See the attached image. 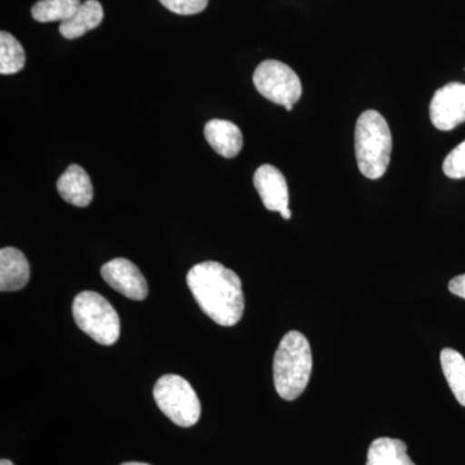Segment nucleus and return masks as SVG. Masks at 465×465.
<instances>
[{"label": "nucleus", "instance_id": "obj_2", "mask_svg": "<svg viewBox=\"0 0 465 465\" xmlns=\"http://www.w3.org/2000/svg\"><path fill=\"white\" fill-rule=\"evenodd\" d=\"M313 370V357L308 339L299 331L283 336L273 362L275 390L284 401L302 396Z\"/></svg>", "mask_w": 465, "mask_h": 465}, {"label": "nucleus", "instance_id": "obj_12", "mask_svg": "<svg viewBox=\"0 0 465 465\" xmlns=\"http://www.w3.org/2000/svg\"><path fill=\"white\" fill-rule=\"evenodd\" d=\"M57 192L63 200L75 207H87L94 200V186L84 168L79 164L67 167L57 182Z\"/></svg>", "mask_w": 465, "mask_h": 465}, {"label": "nucleus", "instance_id": "obj_22", "mask_svg": "<svg viewBox=\"0 0 465 465\" xmlns=\"http://www.w3.org/2000/svg\"><path fill=\"white\" fill-rule=\"evenodd\" d=\"M0 465H14L11 460H8V459H2L0 460Z\"/></svg>", "mask_w": 465, "mask_h": 465}, {"label": "nucleus", "instance_id": "obj_16", "mask_svg": "<svg viewBox=\"0 0 465 465\" xmlns=\"http://www.w3.org/2000/svg\"><path fill=\"white\" fill-rule=\"evenodd\" d=\"M81 5V0H41L34 5L32 15L38 23H64L74 16Z\"/></svg>", "mask_w": 465, "mask_h": 465}, {"label": "nucleus", "instance_id": "obj_17", "mask_svg": "<svg viewBox=\"0 0 465 465\" xmlns=\"http://www.w3.org/2000/svg\"><path fill=\"white\" fill-rule=\"evenodd\" d=\"M26 54L21 43L7 32L0 33V74H16L25 67Z\"/></svg>", "mask_w": 465, "mask_h": 465}, {"label": "nucleus", "instance_id": "obj_15", "mask_svg": "<svg viewBox=\"0 0 465 465\" xmlns=\"http://www.w3.org/2000/svg\"><path fill=\"white\" fill-rule=\"evenodd\" d=\"M440 366L455 399L465 407V360L459 351L446 348L440 351Z\"/></svg>", "mask_w": 465, "mask_h": 465}, {"label": "nucleus", "instance_id": "obj_21", "mask_svg": "<svg viewBox=\"0 0 465 465\" xmlns=\"http://www.w3.org/2000/svg\"><path fill=\"white\" fill-rule=\"evenodd\" d=\"M281 215H282L284 220H290L291 219L290 208H286V210L281 211Z\"/></svg>", "mask_w": 465, "mask_h": 465}, {"label": "nucleus", "instance_id": "obj_20", "mask_svg": "<svg viewBox=\"0 0 465 465\" xmlns=\"http://www.w3.org/2000/svg\"><path fill=\"white\" fill-rule=\"evenodd\" d=\"M449 290L451 291V293H454V295L465 300V274L452 278L449 283Z\"/></svg>", "mask_w": 465, "mask_h": 465}, {"label": "nucleus", "instance_id": "obj_3", "mask_svg": "<svg viewBox=\"0 0 465 465\" xmlns=\"http://www.w3.org/2000/svg\"><path fill=\"white\" fill-rule=\"evenodd\" d=\"M354 146L358 168L367 179H381L391 162V134L384 116L366 110L358 118Z\"/></svg>", "mask_w": 465, "mask_h": 465}, {"label": "nucleus", "instance_id": "obj_23", "mask_svg": "<svg viewBox=\"0 0 465 465\" xmlns=\"http://www.w3.org/2000/svg\"><path fill=\"white\" fill-rule=\"evenodd\" d=\"M122 465H150L146 463H137V461H128V463H124Z\"/></svg>", "mask_w": 465, "mask_h": 465}, {"label": "nucleus", "instance_id": "obj_19", "mask_svg": "<svg viewBox=\"0 0 465 465\" xmlns=\"http://www.w3.org/2000/svg\"><path fill=\"white\" fill-rule=\"evenodd\" d=\"M163 7L182 16H191L203 12L208 5V0H159Z\"/></svg>", "mask_w": 465, "mask_h": 465}, {"label": "nucleus", "instance_id": "obj_1", "mask_svg": "<svg viewBox=\"0 0 465 465\" xmlns=\"http://www.w3.org/2000/svg\"><path fill=\"white\" fill-rule=\"evenodd\" d=\"M186 282L202 312L220 326L232 327L244 313V295L237 273L216 262L193 266Z\"/></svg>", "mask_w": 465, "mask_h": 465}, {"label": "nucleus", "instance_id": "obj_5", "mask_svg": "<svg viewBox=\"0 0 465 465\" xmlns=\"http://www.w3.org/2000/svg\"><path fill=\"white\" fill-rule=\"evenodd\" d=\"M155 403L162 412L179 427L189 428L200 420L202 406L191 382L179 375H164L153 390Z\"/></svg>", "mask_w": 465, "mask_h": 465}, {"label": "nucleus", "instance_id": "obj_9", "mask_svg": "<svg viewBox=\"0 0 465 465\" xmlns=\"http://www.w3.org/2000/svg\"><path fill=\"white\" fill-rule=\"evenodd\" d=\"M253 185L266 210L281 211L289 208V186L283 173L272 164H262L253 174Z\"/></svg>", "mask_w": 465, "mask_h": 465}, {"label": "nucleus", "instance_id": "obj_11", "mask_svg": "<svg viewBox=\"0 0 465 465\" xmlns=\"http://www.w3.org/2000/svg\"><path fill=\"white\" fill-rule=\"evenodd\" d=\"M30 278V265L26 256L15 247L0 250V291L12 292L26 286Z\"/></svg>", "mask_w": 465, "mask_h": 465}, {"label": "nucleus", "instance_id": "obj_14", "mask_svg": "<svg viewBox=\"0 0 465 465\" xmlns=\"http://www.w3.org/2000/svg\"><path fill=\"white\" fill-rule=\"evenodd\" d=\"M366 465H415L403 440L381 437L370 445Z\"/></svg>", "mask_w": 465, "mask_h": 465}, {"label": "nucleus", "instance_id": "obj_18", "mask_svg": "<svg viewBox=\"0 0 465 465\" xmlns=\"http://www.w3.org/2000/svg\"><path fill=\"white\" fill-rule=\"evenodd\" d=\"M442 168L450 179H465V142L450 153L443 161Z\"/></svg>", "mask_w": 465, "mask_h": 465}, {"label": "nucleus", "instance_id": "obj_4", "mask_svg": "<svg viewBox=\"0 0 465 465\" xmlns=\"http://www.w3.org/2000/svg\"><path fill=\"white\" fill-rule=\"evenodd\" d=\"M76 326L101 345H113L121 336V321L108 300L94 291H84L73 302Z\"/></svg>", "mask_w": 465, "mask_h": 465}, {"label": "nucleus", "instance_id": "obj_13", "mask_svg": "<svg viewBox=\"0 0 465 465\" xmlns=\"http://www.w3.org/2000/svg\"><path fill=\"white\" fill-rule=\"evenodd\" d=\"M103 18L104 9L101 3L97 0H87V2L82 3L74 16L60 24L58 30L64 38H81L84 34L96 29L103 23Z\"/></svg>", "mask_w": 465, "mask_h": 465}, {"label": "nucleus", "instance_id": "obj_7", "mask_svg": "<svg viewBox=\"0 0 465 465\" xmlns=\"http://www.w3.org/2000/svg\"><path fill=\"white\" fill-rule=\"evenodd\" d=\"M430 121L440 131H451L465 122V84L452 82L434 94Z\"/></svg>", "mask_w": 465, "mask_h": 465}, {"label": "nucleus", "instance_id": "obj_6", "mask_svg": "<svg viewBox=\"0 0 465 465\" xmlns=\"http://www.w3.org/2000/svg\"><path fill=\"white\" fill-rule=\"evenodd\" d=\"M253 84L265 99L292 110L302 94V82L286 64L277 60L262 61L253 73Z\"/></svg>", "mask_w": 465, "mask_h": 465}, {"label": "nucleus", "instance_id": "obj_8", "mask_svg": "<svg viewBox=\"0 0 465 465\" xmlns=\"http://www.w3.org/2000/svg\"><path fill=\"white\" fill-rule=\"evenodd\" d=\"M101 275L112 289L118 291L125 298L142 302L148 296L149 289L145 277L130 260L116 258L106 262L101 268Z\"/></svg>", "mask_w": 465, "mask_h": 465}, {"label": "nucleus", "instance_id": "obj_10", "mask_svg": "<svg viewBox=\"0 0 465 465\" xmlns=\"http://www.w3.org/2000/svg\"><path fill=\"white\" fill-rule=\"evenodd\" d=\"M204 137L211 148L224 158H235L243 148V134L237 124L213 119L204 125Z\"/></svg>", "mask_w": 465, "mask_h": 465}]
</instances>
